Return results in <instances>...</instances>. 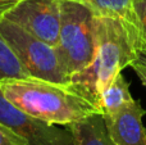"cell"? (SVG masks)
I'll return each instance as SVG.
<instances>
[{"instance_id": "cell-1", "label": "cell", "mask_w": 146, "mask_h": 145, "mask_svg": "<svg viewBox=\"0 0 146 145\" xmlns=\"http://www.w3.org/2000/svg\"><path fill=\"white\" fill-rule=\"evenodd\" d=\"M137 43L123 22L95 17V55L90 66L73 74L69 86L100 109V96L111 80L137 59Z\"/></svg>"}, {"instance_id": "cell-2", "label": "cell", "mask_w": 146, "mask_h": 145, "mask_svg": "<svg viewBox=\"0 0 146 145\" xmlns=\"http://www.w3.org/2000/svg\"><path fill=\"white\" fill-rule=\"evenodd\" d=\"M0 89L17 108L50 125L67 127L94 113H101L69 85L30 77L0 80Z\"/></svg>"}, {"instance_id": "cell-3", "label": "cell", "mask_w": 146, "mask_h": 145, "mask_svg": "<svg viewBox=\"0 0 146 145\" xmlns=\"http://www.w3.org/2000/svg\"><path fill=\"white\" fill-rule=\"evenodd\" d=\"M95 17L80 0H60V33L55 49L69 78L94 59Z\"/></svg>"}, {"instance_id": "cell-4", "label": "cell", "mask_w": 146, "mask_h": 145, "mask_svg": "<svg viewBox=\"0 0 146 145\" xmlns=\"http://www.w3.org/2000/svg\"><path fill=\"white\" fill-rule=\"evenodd\" d=\"M0 32L31 77L55 84L69 85L58 51L21 26L0 18Z\"/></svg>"}, {"instance_id": "cell-5", "label": "cell", "mask_w": 146, "mask_h": 145, "mask_svg": "<svg viewBox=\"0 0 146 145\" xmlns=\"http://www.w3.org/2000/svg\"><path fill=\"white\" fill-rule=\"evenodd\" d=\"M0 18L21 26L56 48L60 33V0H22L8 8Z\"/></svg>"}, {"instance_id": "cell-6", "label": "cell", "mask_w": 146, "mask_h": 145, "mask_svg": "<svg viewBox=\"0 0 146 145\" xmlns=\"http://www.w3.org/2000/svg\"><path fill=\"white\" fill-rule=\"evenodd\" d=\"M0 122L27 140L28 145H77L68 128L31 117L5 98L0 89Z\"/></svg>"}, {"instance_id": "cell-7", "label": "cell", "mask_w": 146, "mask_h": 145, "mask_svg": "<svg viewBox=\"0 0 146 145\" xmlns=\"http://www.w3.org/2000/svg\"><path fill=\"white\" fill-rule=\"evenodd\" d=\"M146 110L140 100H132L113 117L104 118L108 132L115 145H146L142 117Z\"/></svg>"}, {"instance_id": "cell-8", "label": "cell", "mask_w": 146, "mask_h": 145, "mask_svg": "<svg viewBox=\"0 0 146 145\" xmlns=\"http://www.w3.org/2000/svg\"><path fill=\"white\" fill-rule=\"evenodd\" d=\"M80 1L87 5L98 17L114 18L123 22L131 31L132 36L137 43V46L140 48L137 19L132 0H80Z\"/></svg>"}, {"instance_id": "cell-9", "label": "cell", "mask_w": 146, "mask_h": 145, "mask_svg": "<svg viewBox=\"0 0 146 145\" xmlns=\"http://www.w3.org/2000/svg\"><path fill=\"white\" fill-rule=\"evenodd\" d=\"M77 145H115L105 125L103 113H94L67 126Z\"/></svg>"}, {"instance_id": "cell-10", "label": "cell", "mask_w": 146, "mask_h": 145, "mask_svg": "<svg viewBox=\"0 0 146 145\" xmlns=\"http://www.w3.org/2000/svg\"><path fill=\"white\" fill-rule=\"evenodd\" d=\"M132 100L133 98L129 92V84L126 81L122 72H119L101 94L100 110L104 118L113 117Z\"/></svg>"}, {"instance_id": "cell-11", "label": "cell", "mask_w": 146, "mask_h": 145, "mask_svg": "<svg viewBox=\"0 0 146 145\" xmlns=\"http://www.w3.org/2000/svg\"><path fill=\"white\" fill-rule=\"evenodd\" d=\"M13 49L0 32V80L5 78H30Z\"/></svg>"}, {"instance_id": "cell-12", "label": "cell", "mask_w": 146, "mask_h": 145, "mask_svg": "<svg viewBox=\"0 0 146 145\" xmlns=\"http://www.w3.org/2000/svg\"><path fill=\"white\" fill-rule=\"evenodd\" d=\"M132 4L137 19L140 46H142L146 45V0H132Z\"/></svg>"}, {"instance_id": "cell-13", "label": "cell", "mask_w": 146, "mask_h": 145, "mask_svg": "<svg viewBox=\"0 0 146 145\" xmlns=\"http://www.w3.org/2000/svg\"><path fill=\"white\" fill-rule=\"evenodd\" d=\"M0 145H28L27 140L0 122Z\"/></svg>"}, {"instance_id": "cell-14", "label": "cell", "mask_w": 146, "mask_h": 145, "mask_svg": "<svg viewBox=\"0 0 146 145\" xmlns=\"http://www.w3.org/2000/svg\"><path fill=\"white\" fill-rule=\"evenodd\" d=\"M129 67H132L133 72L137 74V77L140 78V81H141L142 85L146 87V64L142 63V62H140L139 59H136Z\"/></svg>"}, {"instance_id": "cell-15", "label": "cell", "mask_w": 146, "mask_h": 145, "mask_svg": "<svg viewBox=\"0 0 146 145\" xmlns=\"http://www.w3.org/2000/svg\"><path fill=\"white\" fill-rule=\"evenodd\" d=\"M19 1H22V0H0V15H1L8 8H10L12 5L17 4V3H19Z\"/></svg>"}, {"instance_id": "cell-16", "label": "cell", "mask_w": 146, "mask_h": 145, "mask_svg": "<svg viewBox=\"0 0 146 145\" xmlns=\"http://www.w3.org/2000/svg\"><path fill=\"white\" fill-rule=\"evenodd\" d=\"M139 55H137V59H139L140 62H142V63L146 64V45H142L139 48Z\"/></svg>"}]
</instances>
